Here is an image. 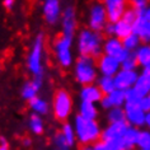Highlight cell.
Masks as SVG:
<instances>
[{"instance_id": "obj_1", "label": "cell", "mask_w": 150, "mask_h": 150, "mask_svg": "<svg viewBox=\"0 0 150 150\" xmlns=\"http://www.w3.org/2000/svg\"><path fill=\"white\" fill-rule=\"evenodd\" d=\"M104 35L93 29L84 27L76 32L74 40L75 52L78 56H91L93 59H99L103 55Z\"/></svg>"}, {"instance_id": "obj_2", "label": "cell", "mask_w": 150, "mask_h": 150, "mask_svg": "<svg viewBox=\"0 0 150 150\" xmlns=\"http://www.w3.org/2000/svg\"><path fill=\"white\" fill-rule=\"evenodd\" d=\"M45 55H46V37L43 33H38L29 48L27 55V69L32 78H45Z\"/></svg>"}, {"instance_id": "obj_3", "label": "cell", "mask_w": 150, "mask_h": 150, "mask_svg": "<svg viewBox=\"0 0 150 150\" xmlns=\"http://www.w3.org/2000/svg\"><path fill=\"white\" fill-rule=\"evenodd\" d=\"M73 126L76 135V141L81 146L93 145L100 140L102 127L97 120H87L79 115H75L73 118Z\"/></svg>"}, {"instance_id": "obj_4", "label": "cell", "mask_w": 150, "mask_h": 150, "mask_svg": "<svg viewBox=\"0 0 150 150\" xmlns=\"http://www.w3.org/2000/svg\"><path fill=\"white\" fill-rule=\"evenodd\" d=\"M71 69L75 81L81 87L96 84L99 76L97 59H93L91 56H78Z\"/></svg>"}, {"instance_id": "obj_5", "label": "cell", "mask_w": 150, "mask_h": 150, "mask_svg": "<svg viewBox=\"0 0 150 150\" xmlns=\"http://www.w3.org/2000/svg\"><path fill=\"white\" fill-rule=\"evenodd\" d=\"M74 40L75 38L60 35L52 43V54H54L55 61L61 69H71L74 65Z\"/></svg>"}, {"instance_id": "obj_6", "label": "cell", "mask_w": 150, "mask_h": 150, "mask_svg": "<svg viewBox=\"0 0 150 150\" xmlns=\"http://www.w3.org/2000/svg\"><path fill=\"white\" fill-rule=\"evenodd\" d=\"M51 110L54 117L60 122L69 121L71 113H73V98L66 89H59L56 91L52 98Z\"/></svg>"}, {"instance_id": "obj_7", "label": "cell", "mask_w": 150, "mask_h": 150, "mask_svg": "<svg viewBox=\"0 0 150 150\" xmlns=\"http://www.w3.org/2000/svg\"><path fill=\"white\" fill-rule=\"evenodd\" d=\"M85 22H87L88 28L97 32H103L104 27L110 21H108L106 6L103 5L102 1L94 0L89 4L87 9V16H85Z\"/></svg>"}, {"instance_id": "obj_8", "label": "cell", "mask_w": 150, "mask_h": 150, "mask_svg": "<svg viewBox=\"0 0 150 150\" xmlns=\"http://www.w3.org/2000/svg\"><path fill=\"white\" fill-rule=\"evenodd\" d=\"M60 25H61V35L75 38L78 32V14L74 6L67 5L64 8Z\"/></svg>"}, {"instance_id": "obj_9", "label": "cell", "mask_w": 150, "mask_h": 150, "mask_svg": "<svg viewBox=\"0 0 150 150\" xmlns=\"http://www.w3.org/2000/svg\"><path fill=\"white\" fill-rule=\"evenodd\" d=\"M62 5L60 0H43L42 3V16L48 25H57L61 21Z\"/></svg>"}, {"instance_id": "obj_10", "label": "cell", "mask_w": 150, "mask_h": 150, "mask_svg": "<svg viewBox=\"0 0 150 150\" xmlns=\"http://www.w3.org/2000/svg\"><path fill=\"white\" fill-rule=\"evenodd\" d=\"M103 54L108 56H113L121 64L122 60L129 55V51H126L123 48L122 41L117 37H106L103 42Z\"/></svg>"}, {"instance_id": "obj_11", "label": "cell", "mask_w": 150, "mask_h": 150, "mask_svg": "<svg viewBox=\"0 0 150 150\" xmlns=\"http://www.w3.org/2000/svg\"><path fill=\"white\" fill-rule=\"evenodd\" d=\"M127 129H129V123H127L126 121L107 123V125L102 129V136H100V140H103L106 142L115 141V140H121Z\"/></svg>"}, {"instance_id": "obj_12", "label": "cell", "mask_w": 150, "mask_h": 150, "mask_svg": "<svg viewBox=\"0 0 150 150\" xmlns=\"http://www.w3.org/2000/svg\"><path fill=\"white\" fill-rule=\"evenodd\" d=\"M139 75H140V71L139 70H122L121 69L113 76L116 89H120V91L131 89L135 85V83H136Z\"/></svg>"}, {"instance_id": "obj_13", "label": "cell", "mask_w": 150, "mask_h": 150, "mask_svg": "<svg viewBox=\"0 0 150 150\" xmlns=\"http://www.w3.org/2000/svg\"><path fill=\"white\" fill-rule=\"evenodd\" d=\"M97 65H98L99 75H104V76L113 78L121 70V64H120L117 59L104 54L99 59H97Z\"/></svg>"}, {"instance_id": "obj_14", "label": "cell", "mask_w": 150, "mask_h": 150, "mask_svg": "<svg viewBox=\"0 0 150 150\" xmlns=\"http://www.w3.org/2000/svg\"><path fill=\"white\" fill-rule=\"evenodd\" d=\"M102 3L106 6L110 22L120 21L125 10L129 8V0H102Z\"/></svg>"}, {"instance_id": "obj_15", "label": "cell", "mask_w": 150, "mask_h": 150, "mask_svg": "<svg viewBox=\"0 0 150 150\" xmlns=\"http://www.w3.org/2000/svg\"><path fill=\"white\" fill-rule=\"evenodd\" d=\"M125 112H126V122L129 126L136 127V129H144L145 127V117L146 113L141 111L139 106H131L127 107L125 106Z\"/></svg>"}, {"instance_id": "obj_16", "label": "cell", "mask_w": 150, "mask_h": 150, "mask_svg": "<svg viewBox=\"0 0 150 150\" xmlns=\"http://www.w3.org/2000/svg\"><path fill=\"white\" fill-rule=\"evenodd\" d=\"M103 98V93L100 92L97 84H89L84 85L79 91V99L80 102H89V103H96L98 104L100 99Z\"/></svg>"}, {"instance_id": "obj_17", "label": "cell", "mask_w": 150, "mask_h": 150, "mask_svg": "<svg viewBox=\"0 0 150 150\" xmlns=\"http://www.w3.org/2000/svg\"><path fill=\"white\" fill-rule=\"evenodd\" d=\"M43 87V80L42 79H35L32 78V80L25 81L23 87L21 89V96L24 100L29 102L31 99L36 98L37 96H40V92Z\"/></svg>"}, {"instance_id": "obj_18", "label": "cell", "mask_w": 150, "mask_h": 150, "mask_svg": "<svg viewBox=\"0 0 150 150\" xmlns=\"http://www.w3.org/2000/svg\"><path fill=\"white\" fill-rule=\"evenodd\" d=\"M141 129L129 126L126 130L123 137L121 139V150H135L137 149V140H139V134Z\"/></svg>"}, {"instance_id": "obj_19", "label": "cell", "mask_w": 150, "mask_h": 150, "mask_svg": "<svg viewBox=\"0 0 150 150\" xmlns=\"http://www.w3.org/2000/svg\"><path fill=\"white\" fill-rule=\"evenodd\" d=\"M28 106H29V110L32 111V113L40 115V116H42V117L48 115V112L51 110L50 103L47 102V99H45L43 97H41V96H37L36 98L29 100Z\"/></svg>"}, {"instance_id": "obj_20", "label": "cell", "mask_w": 150, "mask_h": 150, "mask_svg": "<svg viewBox=\"0 0 150 150\" xmlns=\"http://www.w3.org/2000/svg\"><path fill=\"white\" fill-rule=\"evenodd\" d=\"M78 115L87 120H97L99 117L98 104L89 102H80L79 107H78Z\"/></svg>"}, {"instance_id": "obj_21", "label": "cell", "mask_w": 150, "mask_h": 150, "mask_svg": "<svg viewBox=\"0 0 150 150\" xmlns=\"http://www.w3.org/2000/svg\"><path fill=\"white\" fill-rule=\"evenodd\" d=\"M27 126L29 131L33 134V135H42L45 132V121L42 118V116L40 115H36V113H31L28 117V121H27Z\"/></svg>"}, {"instance_id": "obj_22", "label": "cell", "mask_w": 150, "mask_h": 150, "mask_svg": "<svg viewBox=\"0 0 150 150\" xmlns=\"http://www.w3.org/2000/svg\"><path fill=\"white\" fill-rule=\"evenodd\" d=\"M132 89L137 93V96L140 97V98L146 97V96H150V78L140 73V75H139V78H137L135 85L132 87Z\"/></svg>"}, {"instance_id": "obj_23", "label": "cell", "mask_w": 150, "mask_h": 150, "mask_svg": "<svg viewBox=\"0 0 150 150\" xmlns=\"http://www.w3.org/2000/svg\"><path fill=\"white\" fill-rule=\"evenodd\" d=\"M134 54L140 69L150 65V43H141Z\"/></svg>"}, {"instance_id": "obj_24", "label": "cell", "mask_w": 150, "mask_h": 150, "mask_svg": "<svg viewBox=\"0 0 150 150\" xmlns=\"http://www.w3.org/2000/svg\"><path fill=\"white\" fill-rule=\"evenodd\" d=\"M132 33V25L126 23L125 21L120 19L117 22H113V37H117L120 40H123L125 37Z\"/></svg>"}, {"instance_id": "obj_25", "label": "cell", "mask_w": 150, "mask_h": 150, "mask_svg": "<svg viewBox=\"0 0 150 150\" xmlns=\"http://www.w3.org/2000/svg\"><path fill=\"white\" fill-rule=\"evenodd\" d=\"M96 84L98 85V88L100 89V92L103 93V96L110 94L111 92H113L116 89L115 79L112 76H104V75H99L97 79Z\"/></svg>"}, {"instance_id": "obj_26", "label": "cell", "mask_w": 150, "mask_h": 150, "mask_svg": "<svg viewBox=\"0 0 150 150\" xmlns=\"http://www.w3.org/2000/svg\"><path fill=\"white\" fill-rule=\"evenodd\" d=\"M106 121L107 123H115L126 121V112L123 107H113L106 112Z\"/></svg>"}, {"instance_id": "obj_27", "label": "cell", "mask_w": 150, "mask_h": 150, "mask_svg": "<svg viewBox=\"0 0 150 150\" xmlns=\"http://www.w3.org/2000/svg\"><path fill=\"white\" fill-rule=\"evenodd\" d=\"M60 132L62 134V136L66 139V141L69 142V145L73 148V146L76 144V135H75V130H74V126L73 123L66 121V122H62L61 125V130H60Z\"/></svg>"}, {"instance_id": "obj_28", "label": "cell", "mask_w": 150, "mask_h": 150, "mask_svg": "<svg viewBox=\"0 0 150 150\" xmlns=\"http://www.w3.org/2000/svg\"><path fill=\"white\" fill-rule=\"evenodd\" d=\"M141 43H142L141 38H140V37H139L137 35H135L134 32L122 40L123 48H125L126 51H129V52H135L139 47H140Z\"/></svg>"}, {"instance_id": "obj_29", "label": "cell", "mask_w": 150, "mask_h": 150, "mask_svg": "<svg viewBox=\"0 0 150 150\" xmlns=\"http://www.w3.org/2000/svg\"><path fill=\"white\" fill-rule=\"evenodd\" d=\"M108 99L113 107H123L126 103V97H125V91H120V89H115L110 94H107Z\"/></svg>"}, {"instance_id": "obj_30", "label": "cell", "mask_w": 150, "mask_h": 150, "mask_svg": "<svg viewBox=\"0 0 150 150\" xmlns=\"http://www.w3.org/2000/svg\"><path fill=\"white\" fill-rule=\"evenodd\" d=\"M52 144H54V148H55L54 150H71L73 149L60 131L54 135V137H52Z\"/></svg>"}, {"instance_id": "obj_31", "label": "cell", "mask_w": 150, "mask_h": 150, "mask_svg": "<svg viewBox=\"0 0 150 150\" xmlns=\"http://www.w3.org/2000/svg\"><path fill=\"white\" fill-rule=\"evenodd\" d=\"M121 69L122 70H139V64L135 57L134 52H129V55L121 61Z\"/></svg>"}, {"instance_id": "obj_32", "label": "cell", "mask_w": 150, "mask_h": 150, "mask_svg": "<svg viewBox=\"0 0 150 150\" xmlns=\"http://www.w3.org/2000/svg\"><path fill=\"white\" fill-rule=\"evenodd\" d=\"M137 149H150V130L141 129L139 134L137 140Z\"/></svg>"}, {"instance_id": "obj_33", "label": "cell", "mask_w": 150, "mask_h": 150, "mask_svg": "<svg viewBox=\"0 0 150 150\" xmlns=\"http://www.w3.org/2000/svg\"><path fill=\"white\" fill-rule=\"evenodd\" d=\"M121 19L125 21L126 23H129V24L132 25L135 22H136V19H137V10L134 9V8H131V6H129V8L125 10V13L122 14Z\"/></svg>"}, {"instance_id": "obj_34", "label": "cell", "mask_w": 150, "mask_h": 150, "mask_svg": "<svg viewBox=\"0 0 150 150\" xmlns=\"http://www.w3.org/2000/svg\"><path fill=\"white\" fill-rule=\"evenodd\" d=\"M129 5L136 10H141L150 5V0H129Z\"/></svg>"}, {"instance_id": "obj_35", "label": "cell", "mask_w": 150, "mask_h": 150, "mask_svg": "<svg viewBox=\"0 0 150 150\" xmlns=\"http://www.w3.org/2000/svg\"><path fill=\"white\" fill-rule=\"evenodd\" d=\"M139 108H140L141 111H144L145 113L150 112V96L140 98V100H139Z\"/></svg>"}, {"instance_id": "obj_36", "label": "cell", "mask_w": 150, "mask_h": 150, "mask_svg": "<svg viewBox=\"0 0 150 150\" xmlns=\"http://www.w3.org/2000/svg\"><path fill=\"white\" fill-rule=\"evenodd\" d=\"M98 106H99L100 110H103L104 112L110 111L112 108V104H111V102H110V99H108L107 96H103V98L100 99V102L98 103Z\"/></svg>"}, {"instance_id": "obj_37", "label": "cell", "mask_w": 150, "mask_h": 150, "mask_svg": "<svg viewBox=\"0 0 150 150\" xmlns=\"http://www.w3.org/2000/svg\"><path fill=\"white\" fill-rule=\"evenodd\" d=\"M92 150H111V149H110V146H108V144L106 141L99 140V141H97L92 145Z\"/></svg>"}, {"instance_id": "obj_38", "label": "cell", "mask_w": 150, "mask_h": 150, "mask_svg": "<svg viewBox=\"0 0 150 150\" xmlns=\"http://www.w3.org/2000/svg\"><path fill=\"white\" fill-rule=\"evenodd\" d=\"M102 33L104 37H113V22H108Z\"/></svg>"}, {"instance_id": "obj_39", "label": "cell", "mask_w": 150, "mask_h": 150, "mask_svg": "<svg viewBox=\"0 0 150 150\" xmlns=\"http://www.w3.org/2000/svg\"><path fill=\"white\" fill-rule=\"evenodd\" d=\"M0 150H10L9 142L4 136H0Z\"/></svg>"}, {"instance_id": "obj_40", "label": "cell", "mask_w": 150, "mask_h": 150, "mask_svg": "<svg viewBox=\"0 0 150 150\" xmlns=\"http://www.w3.org/2000/svg\"><path fill=\"white\" fill-rule=\"evenodd\" d=\"M3 5H4L5 9L12 10L14 8V5H16V0H4V1H3Z\"/></svg>"}, {"instance_id": "obj_41", "label": "cell", "mask_w": 150, "mask_h": 150, "mask_svg": "<svg viewBox=\"0 0 150 150\" xmlns=\"http://www.w3.org/2000/svg\"><path fill=\"white\" fill-rule=\"evenodd\" d=\"M32 144V141H31V139L29 137H24L23 140H22V145L24 146V148H28V146H31Z\"/></svg>"}, {"instance_id": "obj_42", "label": "cell", "mask_w": 150, "mask_h": 150, "mask_svg": "<svg viewBox=\"0 0 150 150\" xmlns=\"http://www.w3.org/2000/svg\"><path fill=\"white\" fill-rule=\"evenodd\" d=\"M140 73H141V74H144V75H146V76H149V78H150V65L145 66V67H142Z\"/></svg>"}, {"instance_id": "obj_43", "label": "cell", "mask_w": 150, "mask_h": 150, "mask_svg": "<svg viewBox=\"0 0 150 150\" xmlns=\"http://www.w3.org/2000/svg\"><path fill=\"white\" fill-rule=\"evenodd\" d=\"M145 129L150 130V112L146 113V117H145Z\"/></svg>"}, {"instance_id": "obj_44", "label": "cell", "mask_w": 150, "mask_h": 150, "mask_svg": "<svg viewBox=\"0 0 150 150\" xmlns=\"http://www.w3.org/2000/svg\"><path fill=\"white\" fill-rule=\"evenodd\" d=\"M137 150H150V149H137Z\"/></svg>"}, {"instance_id": "obj_45", "label": "cell", "mask_w": 150, "mask_h": 150, "mask_svg": "<svg viewBox=\"0 0 150 150\" xmlns=\"http://www.w3.org/2000/svg\"><path fill=\"white\" fill-rule=\"evenodd\" d=\"M98 1H102V0H98Z\"/></svg>"}]
</instances>
